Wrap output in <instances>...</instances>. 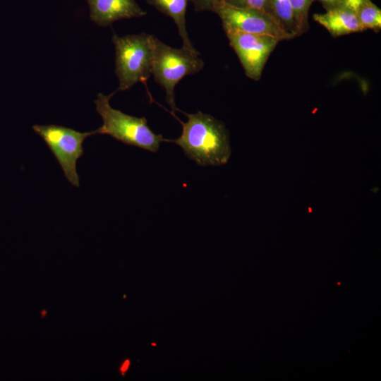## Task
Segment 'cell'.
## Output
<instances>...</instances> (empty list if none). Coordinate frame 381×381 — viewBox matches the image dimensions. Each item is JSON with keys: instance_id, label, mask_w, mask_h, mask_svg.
Wrapping results in <instances>:
<instances>
[{"instance_id": "obj_14", "label": "cell", "mask_w": 381, "mask_h": 381, "mask_svg": "<svg viewBox=\"0 0 381 381\" xmlns=\"http://www.w3.org/2000/svg\"><path fill=\"white\" fill-rule=\"evenodd\" d=\"M225 3L237 8L258 10L271 15L270 0H226Z\"/></svg>"}, {"instance_id": "obj_3", "label": "cell", "mask_w": 381, "mask_h": 381, "mask_svg": "<svg viewBox=\"0 0 381 381\" xmlns=\"http://www.w3.org/2000/svg\"><path fill=\"white\" fill-rule=\"evenodd\" d=\"M155 36L140 33L123 37L115 32V73L119 80L116 91H124L139 82H146L152 74Z\"/></svg>"}, {"instance_id": "obj_10", "label": "cell", "mask_w": 381, "mask_h": 381, "mask_svg": "<svg viewBox=\"0 0 381 381\" xmlns=\"http://www.w3.org/2000/svg\"><path fill=\"white\" fill-rule=\"evenodd\" d=\"M146 1L161 13L172 18L183 40V48L200 54L193 46L186 29V13L190 0H146Z\"/></svg>"}, {"instance_id": "obj_4", "label": "cell", "mask_w": 381, "mask_h": 381, "mask_svg": "<svg viewBox=\"0 0 381 381\" xmlns=\"http://www.w3.org/2000/svg\"><path fill=\"white\" fill-rule=\"evenodd\" d=\"M199 55L183 47H171L154 37L152 74L164 88L166 102L174 112L180 111L175 103L176 84L185 76L196 74L204 67V61Z\"/></svg>"}, {"instance_id": "obj_12", "label": "cell", "mask_w": 381, "mask_h": 381, "mask_svg": "<svg viewBox=\"0 0 381 381\" xmlns=\"http://www.w3.org/2000/svg\"><path fill=\"white\" fill-rule=\"evenodd\" d=\"M364 30L370 29L379 32L381 29V10L370 0L365 2L356 13Z\"/></svg>"}, {"instance_id": "obj_13", "label": "cell", "mask_w": 381, "mask_h": 381, "mask_svg": "<svg viewBox=\"0 0 381 381\" xmlns=\"http://www.w3.org/2000/svg\"><path fill=\"white\" fill-rule=\"evenodd\" d=\"M294 11L300 35L308 28V11L315 0H289Z\"/></svg>"}, {"instance_id": "obj_18", "label": "cell", "mask_w": 381, "mask_h": 381, "mask_svg": "<svg viewBox=\"0 0 381 381\" xmlns=\"http://www.w3.org/2000/svg\"><path fill=\"white\" fill-rule=\"evenodd\" d=\"M129 366V361L126 360L125 363L123 364L122 367L121 368V371L122 373L126 371Z\"/></svg>"}, {"instance_id": "obj_2", "label": "cell", "mask_w": 381, "mask_h": 381, "mask_svg": "<svg viewBox=\"0 0 381 381\" xmlns=\"http://www.w3.org/2000/svg\"><path fill=\"white\" fill-rule=\"evenodd\" d=\"M114 93H99L94 101L103 121L102 126L94 131L95 135H109L126 145L157 152L160 143L168 140L155 133L147 125L146 118L133 116L112 108L109 100Z\"/></svg>"}, {"instance_id": "obj_11", "label": "cell", "mask_w": 381, "mask_h": 381, "mask_svg": "<svg viewBox=\"0 0 381 381\" xmlns=\"http://www.w3.org/2000/svg\"><path fill=\"white\" fill-rule=\"evenodd\" d=\"M270 8L272 17L291 39L301 35L289 0H270Z\"/></svg>"}, {"instance_id": "obj_7", "label": "cell", "mask_w": 381, "mask_h": 381, "mask_svg": "<svg viewBox=\"0 0 381 381\" xmlns=\"http://www.w3.org/2000/svg\"><path fill=\"white\" fill-rule=\"evenodd\" d=\"M226 35L246 76L259 80L270 55L280 40L268 35L238 32H229Z\"/></svg>"}, {"instance_id": "obj_5", "label": "cell", "mask_w": 381, "mask_h": 381, "mask_svg": "<svg viewBox=\"0 0 381 381\" xmlns=\"http://www.w3.org/2000/svg\"><path fill=\"white\" fill-rule=\"evenodd\" d=\"M33 131L47 145L61 167L64 176L74 186L79 187V176L76 169L77 161L84 154L83 143L90 132H79L57 125H34Z\"/></svg>"}, {"instance_id": "obj_1", "label": "cell", "mask_w": 381, "mask_h": 381, "mask_svg": "<svg viewBox=\"0 0 381 381\" xmlns=\"http://www.w3.org/2000/svg\"><path fill=\"white\" fill-rule=\"evenodd\" d=\"M188 121L175 140H169L182 148L185 155L202 167L220 166L228 162L231 150L224 124L210 114L198 111L183 113Z\"/></svg>"}, {"instance_id": "obj_16", "label": "cell", "mask_w": 381, "mask_h": 381, "mask_svg": "<svg viewBox=\"0 0 381 381\" xmlns=\"http://www.w3.org/2000/svg\"><path fill=\"white\" fill-rule=\"evenodd\" d=\"M369 0H342L341 8L356 13L358 10Z\"/></svg>"}, {"instance_id": "obj_15", "label": "cell", "mask_w": 381, "mask_h": 381, "mask_svg": "<svg viewBox=\"0 0 381 381\" xmlns=\"http://www.w3.org/2000/svg\"><path fill=\"white\" fill-rule=\"evenodd\" d=\"M226 0H190L197 12L212 11L216 6L225 2Z\"/></svg>"}, {"instance_id": "obj_6", "label": "cell", "mask_w": 381, "mask_h": 381, "mask_svg": "<svg viewBox=\"0 0 381 381\" xmlns=\"http://www.w3.org/2000/svg\"><path fill=\"white\" fill-rule=\"evenodd\" d=\"M212 12L220 18L225 32L264 35L280 41L291 39L271 15L263 11L237 8L224 2L216 6Z\"/></svg>"}, {"instance_id": "obj_17", "label": "cell", "mask_w": 381, "mask_h": 381, "mask_svg": "<svg viewBox=\"0 0 381 381\" xmlns=\"http://www.w3.org/2000/svg\"><path fill=\"white\" fill-rule=\"evenodd\" d=\"M318 1L326 11L341 7L342 0H315Z\"/></svg>"}, {"instance_id": "obj_8", "label": "cell", "mask_w": 381, "mask_h": 381, "mask_svg": "<svg viewBox=\"0 0 381 381\" xmlns=\"http://www.w3.org/2000/svg\"><path fill=\"white\" fill-rule=\"evenodd\" d=\"M91 20L99 26L107 27L123 19L144 16L147 12L135 0H87Z\"/></svg>"}, {"instance_id": "obj_9", "label": "cell", "mask_w": 381, "mask_h": 381, "mask_svg": "<svg viewBox=\"0 0 381 381\" xmlns=\"http://www.w3.org/2000/svg\"><path fill=\"white\" fill-rule=\"evenodd\" d=\"M313 18L334 37L364 31L356 13L341 7L315 13Z\"/></svg>"}]
</instances>
